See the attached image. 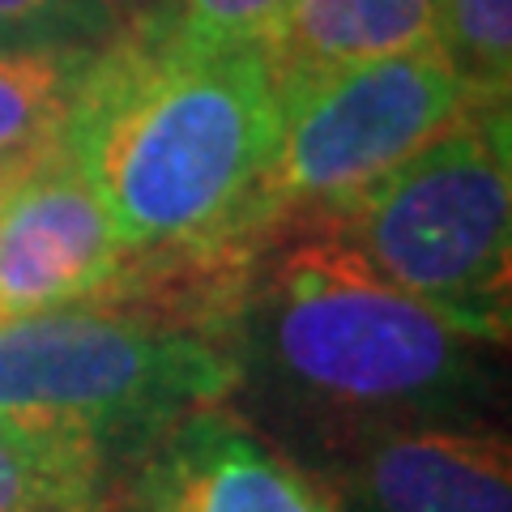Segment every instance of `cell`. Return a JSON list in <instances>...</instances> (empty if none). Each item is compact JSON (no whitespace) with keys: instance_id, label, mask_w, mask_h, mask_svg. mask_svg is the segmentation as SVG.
Returning <instances> with one entry per match:
<instances>
[{"instance_id":"obj_1","label":"cell","mask_w":512,"mask_h":512,"mask_svg":"<svg viewBox=\"0 0 512 512\" xmlns=\"http://www.w3.org/2000/svg\"><path fill=\"white\" fill-rule=\"evenodd\" d=\"M278 124L261 43L188 52L150 18L90 52L60 150L99 188L128 256H256L248 218Z\"/></svg>"},{"instance_id":"obj_2","label":"cell","mask_w":512,"mask_h":512,"mask_svg":"<svg viewBox=\"0 0 512 512\" xmlns=\"http://www.w3.org/2000/svg\"><path fill=\"white\" fill-rule=\"evenodd\" d=\"M278 235L291 244L265 269L252 265L261 282L244 286L231 320L239 384L261 376L329 448L380 427L461 419L483 389V342L389 286L325 222Z\"/></svg>"},{"instance_id":"obj_3","label":"cell","mask_w":512,"mask_h":512,"mask_svg":"<svg viewBox=\"0 0 512 512\" xmlns=\"http://www.w3.org/2000/svg\"><path fill=\"white\" fill-rule=\"evenodd\" d=\"M239 363L214 333L86 299L0 320V423L133 461L171 423L227 406Z\"/></svg>"},{"instance_id":"obj_4","label":"cell","mask_w":512,"mask_h":512,"mask_svg":"<svg viewBox=\"0 0 512 512\" xmlns=\"http://www.w3.org/2000/svg\"><path fill=\"white\" fill-rule=\"evenodd\" d=\"M376 274L474 342L512 325L508 103H491L427 141L325 218Z\"/></svg>"},{"instance_id":"obj_5","label":"cell","mask_w":512,"mask_h":512,"mask_svg":"<svg viewBox=\"0 0 512 512\" xmlns=\"http://www.w3.org/2000/svg\"><path fill=\"white\" fill-rule=\"evenodd\" d=\"M491 107L427 39L342 69L282 103L278 146L252 197V248L346 205L470 111Z\"/></svg>"},{"instance_id":"obj_6","label":"cell","mask_w":512,"mask_h":512,"mask_svg":"<svg viewBox=\"0 0 512 512\" xmlns=\"http://www.w3.org/2000/svg\"><path fill=\"white\" fill-rule=\"evenodd\" d=\"M103 512H342L333 491L227 406L171 423L111 478Z\"/></svg>"},{"instance_id":"obj_7","label":"cell","mask_w":512,"mask_h":512,"mask_svg":"<svg viewBox=\"0 0 512 512\" xmlns=\"http://www.w3.org/2000/svg\"><path fill=\"white\" fill-rule=\"evenodd\" d=\"M124 256L99 188L56 146L0 205V320L94 299Z\"/></svg>"},{"instance_id":"obj_8","label":"cell","mask_w":512,"mask_h":512,"mask_svg":"<svg viewBox=\"0 0 512 512\" xmlns=\"http://www.w3.org/2000/svg\"><path fill=\"white\" fill-rule=\"evenodd\" d=\"M333 453H342V491L363 512H512V453L491 427L402 423Z\"/></svg>"},{"instance_id":"obj_9","label":"cell","mask_w":512,"mask_h":512,"mask_svg":"<svg viewBox=\"0 0 512 512\" xmlns=\"http://www.w3.org/2000/svg\"><path fill=\"white\" fill-rule=\"evenodd\" d=\"M440 0H291L261 35L278 99L436 39Z\"/></svg>"},{"instance_id":"obj_10","label":"cell","mask_w":512,"mask_h":512,"mask_svg":"<svg viewBox=\"0 0 512 512\" xmlns=\"http://www.w3.org/2000/svg\"><path fill=\"white\" fill-rule=\"evenodd\" d=\"M90 52L22 47L0 52V167H26L60 146Z\"/></svg>"},{"instance_id":"obj_11","label":"cell","mask_w":512,"mask_h":512,"mask_svg":"<svg viewBox=\"0 0 512 512\" xmlns=\"http://www.w3.org/2000/svg\"><path fill=\"white\" fill-rule=\"evenodd\" d=\"M107 483L86 448L0 423V512H103Z\"/></svg>"},{"instance_id":"obj_12","label":"cell","mask_w":512,"mask_h":512,"mask_svg":"<svg viewBox=\"0 0 512 512\" xmlns=\"http://www.w3.org/2000/svg\"><path fill=\"white\" fill-rule=\"evenodd\" d=\"M436 43L448 64L491 103H508L512 0H440Z\"/></svg>"},{"instance_id":"obj_13","label":"cell","mask_w":512,"mask_h":512,"mask_svg":"<svg viewBox=\"0 0 512 512\" xmlns=\"http://www.w3.org/2000/svg\"><path fill=\"white\" fill-rule=\"evenodd\" d=\"M291 0H175V9L154 18L158 30L188 52H214V47L261 43L269 22Z\"/></svg>"},{"instance_id":"obj_14","label":"cell","mask_w":512,"mask_h":512,"mask_svg":"<svg viewBox=\"0 0 512 512\" xmlns=\"http://www.w3.org/2000/svg\"><path fill=\"white\" fill-rule=\"evenodd\" d=\"M94 18H103L99 0H0V52L69 47Z\"/></svg>"},{"instance_id":"obj_15","label":"cell","mask_w":512,"mask_h":512,"mask_svg":"<svg viewBox=\"0 0 512 512\" xmlns=\"http://www.w3.org/2000/svg\"><path fill=\"white\" fill-rule=\"evenodd\" d=\"M43 158H47V154H43ZM30 167H35V163H26V167H0V205H5V197H9V188H13V184H18V180H22V175H26Z\"/></svg>"}]
</instances>
